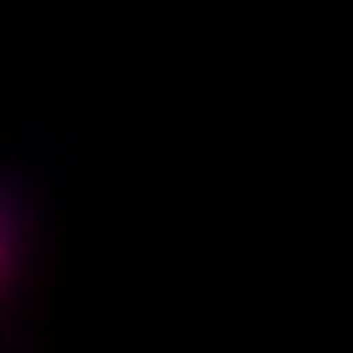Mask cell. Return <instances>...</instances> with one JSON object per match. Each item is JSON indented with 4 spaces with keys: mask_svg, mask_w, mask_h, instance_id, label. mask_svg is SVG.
<instances>
[{
    "mask_svg": "<svg viewBox=\"0 0 353 353\" xmlns=\"http://www.w3.org/2000/svg\"><path fill=\"white\" fill-rule=\"evenodd\" d=\"M0 258H6V222H0Z\"/></svg>",
    "mask_w": 353,
    "mask_h": 353,
    "instance_id": "cell-1",
    "label": "cell"
}]
</instances>
